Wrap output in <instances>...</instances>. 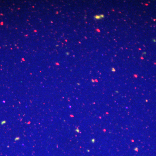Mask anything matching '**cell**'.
<instances>
[{
	"label": "cell",
	"mask_w": 156,
	"mask_h": 156,
	"mask_svg": "<svg viewBox=\"0 0 156 156\" xmlns=\"http://www.w3.org/2000/svg\"><path fill=\"white\" fill-rule=\"evenodd\" d=\"M104 17L103 15H98L95 16V17L97 20H99L101 19V18H103Z\"/></svg>",
	"instance_id": "obj_1"
}]
</instances>
